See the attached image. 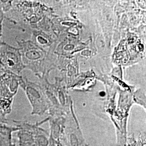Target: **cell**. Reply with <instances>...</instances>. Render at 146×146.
<instances>
[{
  "label": "cell",
  "instance_id": "6da1fadb",
  "mask_svg": "<svg viewBox=\"0 0 146 146\" xmlns=\"http://www.w3.org/2000/svg\"><path fill=\"white\" fill-rule=\"evenodd\" d=\"M23 67L19 50L5 42H1L0 71L19 75Z\"/></svg>",
  "mask_w": 146,
  "mask_h": 146
},
{
  "label": "cell",
  "instance_id": "7a4b0ae2",
  "mask_svg": "<svg viewBox=\"0 0 146 146\" xmlns=\"http://www.w3.org/2000/svg\"><path fill=\"white\" fill-rule=\"evenodd\" d=\"M20 86L26 90L28 98L33 107L32 114H41L44 113L47 108L46 104L40 92L37 90L36 88L31 85H26L22 79L20 82Z\"/></svg>",
  "mask_w": 146,
  "mask_h": 146
},
{
  "label": "cell",
  "instance_id": "3957f363",
  "mask_svg": "<svg viewBox=\"0 0 146 146\" xmlns=\"http://www.w3.org/2000/svg\"><path fill=\"white\" fill-rule=\"evenodd\" d=\"M16 95L5 84H0V110L5 116L9 114L12 111L14 98Z\"/></svg>",
  "mask_w": 146,
  "mask_h": 146
},
{
  "label": "cell",
  "instance_id": "277c9868",
  "mask_svg": "<svg viewBox=\"0 0 146 146\" xmlns=\"http://www.w3.org/2000/svg\"><path fill=\"white\" fill-rule=\"evenodd\" d=\"M15 126L0 123V146H15L13 141V134L19 131Z\"/></svg>",
  "mask_w": 146,
  "mask_h": 146
},
{
  "label": "cell",
  "instance_id": "5b68a950",
  "mask_svg": "<svg viewBox=\"0 0 146 146\" xmlns=\"http://www.w3.org/2000/svg\"><path fill=\"white\" fill-rule=\"evenodd\" d=\"M0 123L9 125L8 119L6 117V116L2 112L1 110H0Z\"/></svg>",
  "mask_w": 146,
  "mask_h": 146
},
{
  "label": "cell",
  "instance_id": "8992f818",
  "mask_svg": "<svg viewBox=\"0 0 146 146\" xmlns=\"http://www.w3.org/2000/svg\"><path fill=\"white\" fill-rule=\"evenodd\" d=\"M63 146L62 145V144H61V143H60V142H58V143H57V146Z\"/></svg>",
  "mask_w": 146,
  "mask_h": 146
},
{
  "label": "cell",
  "instance_id": "52a82bcc",
  "mask_svg": "<svg viewBox=\"0 0 146 146\" xmlns=\"http://www.w3.org/2000/svg\"><path fill=\"white\" fill-rule=\"evenodd\" d=\"M37 146L36 144V143H35V144H34V145H31V146Z\"/></svg>",
  "mask_w": 146,
  "mask_h": 146
}]
</instances>
